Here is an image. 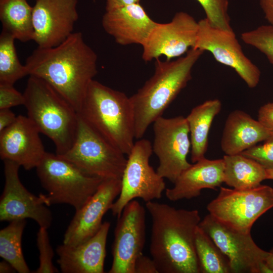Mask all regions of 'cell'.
I'll return each instance as SVG.
<instances>
[{
	"label": "cell",
	"instance_id": "obj_15",
	"mask_svg": "<svg viewBox=\"0 0 273 273\" xmlns=\"http://www.w3.org/2000/svg\"><path fill=\"white\" fill-rule=\"evenodd\" d=\"M198 21L185 12L176 13L171 21L156 22L142 44V59L145 62L165 56L166 60L180 57L196 42Z\"/></svg>",
	"mask_w": 273,
	"mask_h": 273
},
{
	"label": "cell",
	"instance_id": "obj_19",
	"mask_svg": "<svg viewBox=\"0 0 273 273\" xmlns=\"http://www.w3.org/2000/svg\"><path fill=\"white\" fill-rule=\"evenodd\" d=\"M110 223L105 221L97 233L76 245L63 244L56 252L57 263L63 273H103L106 246Z\"/></svg>",
	"mask_w": 273,
	"mask_h": 273
},
{
	"label": "cell",
	"instance_id": "obj_36",
	"mask_svg": "<svg viewBox=\"0 0 273 273\" xmlns=\"http://www.w3.org/2000/svg\"><path fill=\"white\" fill-rule=\"evenodd\" d=\"M17 117L10 109H0V132L12 124Z\"/></svg>",
	"mask_w": 273,
	"mask_h": 273
},
{
	"label": "cell",
	"instance_id": "obj_10",
	"mask_svg": "<svg viewBox=\"0 0 273 273\" xmlns=\"http://www.w3.org/2000/svg\"><path fill=\"white\" fill-rule=\"evenodd\" d=\"M199 226L226 256L231 273L271 272L265 262L268 251L256 245L251 233L230 228L209 214L201 220Z\"/></svg>",
	"mask_w": 273,
	"mask_h": 273
},
{
	"label": "cell",
	"instance_id": "obj_20",
	"mask_svg": "<svg viewBox=\"0 0 273 273\" xmlns=\"http://www.w3.org/2000/svg\"><path fill=\"white\" fill-rule=\"evenodd\" d=\"M156 23L140 3L106 11L102 20L105 31L122 46H142Z\"/></svg>",
	"mask_w": 273,
	"mask_h": 273
},
{
	"label": "cell",
	"instance_id": "obj_6",
	"mask_svg": "<svg viewBox=\"0 0 273 273\" xmlns=\"http://www.w3.org/2000/svg\"><path fill=\"white\" fill-rule=\"evenodd\" d=\"M50 206L66 204L75 211L81 208L104 180L89 175L57 154L46 152L36 168Z\"/></svg>",
	"mask_w": 273,
	"mask_h": 273
},
{
	"label": "cell",
	"instance_id": "obj_22",
	"mask_svg": "<svg viewBox=\"0 0 273 273\" xmlns=\"http://www.w3.org/2000/svg\"><path fill=\"white\" fill-rule=\"evenodd\" d=\"M271 132L246 112L235 110L229 114L225 120L221 149L225 155L242 153L264 141Z\"/></svg>",
	"mask_w": 273,
	"mask_h": 273
},
{
	"label": "cell",
	"instance_id": "obj_2",
	"mask_svg": "<svg viewBox=\"0 0 273 273\" xmlns=\"http://www.w3.org/2000/svg\"><path fill=\"white\" fill-rule=\"evenodd\" d=\"M146 207L152 220L150 252L158 272L200 273L195 248L198 210L153 201Z\"/></svg>",
	"mask_w": 273,
	"mask_h": 273
},
{
	"label": "cell",
	"instance_id": "obj_7",
	"mask_svg": "<svg viewBox=\"0 0 273 273\" xmlns=\"http://www.w3.org/2000/svg\"><path fill=\"white\" fill-rule=\"evenodd\" d=\"M60 156L86 173L103 179H121L127 162L125 154L79 115L75 141L71 148Z\"/></svg>",
	"mask_w": 273,
	"mask_h": 273
},
{
	"label": "cell",
	"instance_id": "obj_11",
	"mask_svg": "<svg viewBox=\"0 0 273 273\" xmlns=\"http://www.w3.org/2000/svg\"><path fill=\"white\" fill-rule=\"evenodd\" d=\"M154 141L153 152L157 156L158 174L174 183L190 164L187 156L191 148L186 118L161 116L153 123Z\"/></svg>",
	"mask_w": 273,
	"mask_h": 273
},
{
	"label": "cell",
	"instance_id": "obj_32",
	"mask_svg": "<svg viewBox=\"0 0 273 273\" xmlns=\"http://www.w3.org/2000/svg\"><path fill=\"white\" fill-rule=\"evenodd\" d=\"M263 142L245 150L242 154L254 160L266 170L273 169V131Z\"/></svg>",
	"mask_w": 273,
	"mask_h": 273
},
{
	"label": "cell",
	"instance_id": "obj_18",
	"mask_svg": "<svg viewBox=\"0 0 273 273\" xmlns=\"http://www.w3.org/2000/svg\"><path fill=\"white\" fill-rule=\"evenodd\" d=\"M40 132L27 116L19 115L15 122L0 132V157L26 170L36 168L45 151Z\"/></svg>",
	"mask_w": 273,
	"mask_h": 273
},
{
	"label": "cell",
	"instance_id": "obj_40",
	"mask_svg": "<svg viewBox=\"0 0 273 273\" xmlns=\"http://www.w3.org/2000/svg\"><path fill=\"white\" fill-rule=\"evenodd\" d=\"M265 264L270 271L273 273V249L268 251V254L265 259Z\"/></svg>",
	"mask_w": 273,
	"mask_h": 273
},
{
	"label": "cell",
	"instance_id": "obj_23",
	"mask_svg": "<svg viewBox=\"0 0 273 273\" xmlns=\"http://www.w3.org/2000/svg\"><path fill=\"white\" fill-rule=\"evenodd\" d=\"M221 106L219 100H208L193 108L186 117L191 143V159L193 163L205 158L210 128Z\"/></svg>",
	"mask_w": 273,
	"mask_h": 273
},
{
	"label": "cell",
	"instance_id": "obj_1",
	"mask_svg": "<svg viewBox=\"0 0 273 273\" xmlns=\"http://www.w3.org/2000/svg\"><path fill=\"white\" fill-rule=\"evenodd\" d=\"M97 59L78 32L56 47H38L25 65L29 76L48 83L78 113L88 86L97 74Z\"/></svg>",
	"mask_w": 273,
	"mask_h": 273
},
{
	"label": "cell",
	"instance_id": "obj_4",
	"mask_svg": "<svg viewBox=\"0 0 273 273\" xmlns=\"http://www.w3.org/2000/svg\"><path fill=\"white\" fill-rule=\"evenodd\" d=\"M78 113L123 153H130L135 139L134 115L130 97L125 93L93 79Z\"/></svg>",
	"mask_w": 273,
	"mask_h": 273
},
{
	"label": "cell",
	"instance_id": "obj_9",
	"mask_svg": "<svg viewBox=\"0 0 273 273\" xmlns=\"http://www.w3.org/2000/svg\"><path fill=\"white\" fill-rule=\"evenodd\" d=\"M152 153V145L149 140L140 139L134 143L127 155L120 193L110 208L113 215L119 217L125 205L135 198H141L147 203L162 197L166 184L164 178L150 164Z\"/></svg>",
	"mask_w": 273,
	"mask_h": 273
},
{
	"label": "cell",
	"instance_id": "obj_24",
	"mask_svg": "<svg viewBox=\"0 0 273 273\" xmlns=\"http://www.w3.org/2000/svg\"><path fill=\"white\" fill-rule=\"evenodd\" d=\"M224 183L236 189L257 187L266 179V172L260 164L242 153L225 155Z\"/></svg>",
	"mask_w": 273,
	"mask_h": 273
},
{
	"label": "cell",
	"instance_id": "obj_13",
	"mask_svg": "<svg viewBox=\"0 0 273 273\" xmlns=\"http://www.w3.org/2000/svg\"><path fill=\"white\" fill-rule=\"evenodd\" d=\"M5 186L0 199V220L12 221L30 218L39 226L49 228L53 216L46 195L36 196L28 191L19 176L20 167L4 160Z\"/></svg>",
	"mask_w": 273,
	"mask_h": 273
},
{
	"label": "cell",
	"instance_id": "obj_16",
	"mask_svg": "<svg viewBox=\"0 0 273 273\" xmlns=\"http://www.w3.org/2000/svg\"><path fill=\"white\" fill-rule=\"evenodd\" d=\"M78 0H36L33 7V40L38 47H56L72 33L78 19Z\"/></svg>",
	"mask_w": 273,
	"mask_h": 273
},
{
	"label": "cell",
	"instance_id": "obj_33",
	"mask_svg": "<svg viewBox=\"0 0 273 273\" xmlns=\"http://www.w3.org/2000/svg\"><path fill=\"white\" fill-rule=\"evenodd\" d=\"M25 97L15 89L14 85L0 83V109L24 105Z\"/></svg>",
	"mask_w": 273,
	"mask_h": 273
},
{
	"label": "cell",
	"instance_id": "obj_39",
	"mask_svg": "<svg viewBox=\"0 0 273 273\" xmlns=\"http://www.w3.org/2000/svg\"><path fill=\"white\" fill-rule=\"evenodd\" d=\"M15 269L7 261L4 260L0 262V272L10 273L16 272Z\"/></svg>",
	"mask_w": 273,
	"mask_h": 273
},
{
	"label": "cell",
	"instance_id": "obj_29",
	"mask_svg": "<svg viewBox=\"0 0 273 273\" xmlns=\"http://www.w3.org/2000/svg\"><path fill=\"white\" fill-rule=\"evenodd\" d=\"M243 42L265 55L273 65V25H263L241 34Z\"/></svg>",
	"mask_w": 273,
	"mask_h": 273
},
{
	"label": "cell",
	"instance_id": "obj_5",
	"mask_svg": "<svg viewBox=\"0 0 273 273\" xmlns=\"http://www.w3.org/2000/svg\"><path fill=\"white\" fill-rule=\"evenodd\" d=\"M23 94L27 117L53 141L56 154L66 153L76 136L77 111L48 83L35 76H29Z\"/></svg>",
	"mask_w": 273,
	"mask_h": 273
},
{
	"label": "cell",
	"instance_id": "obj_34",
	"mask_svg": "<svg viewBox=\"0 0 273 273\" xmlns=\"http://www.w3.org/2000/svg\"><path fill=\"white\" fill-rule=\"evenodd\" d=\"M257 120L266 129L273 131V103H266L259 108Z\"/></svg>",
	"mask_w": 273,
	"mask_h": 273
},
{
	"label": "cell",
	"instance_id": "obj_35",
	"mask_svg": "<svg viewBox=\"0 0 273 273\" xmlns=\"http://www.w3.org/2000/svg\"><path fill=\"white\" fill-rule=\"evenodd\" d=\"M134 273H159L153 259L141 254L134 264Z\"/></svg>",
	"mask_w": 273,
	"mask_h": 273
},
{
	"label": "cell",
	"instance_id": "obj_26",
	"mask_svg": "<svg viewBox=\"0 0 273 273\" xmlns=\"http://www.w3.org/2000/svg\"><path fill=\"white\" fill-rule=\"evenodd\" d=\"M26 224V219L13 220L0 231V256L19 273L30 272L22 249V237Z\"/></svg>",
	"mask_w": 273,
	"mask_h": 273
},
{
	"label": "cell",
	"instance_id": "obj_12",
	"mask_svg": "<svg viewBox=\"0 0 273 273\" xmlns=\"http://www.w3.org/2000/svg\"><path fill=\"white\" fill-rule=\"evenodd\" d=\"M194 48L209 52L216 61L233 68L249 88L258 84L260 71L245 55L233 30L214 27L206 18L201 19Z\"/></svg>",
	"mask_w": 273,
	"mask_h": 273
},
{
	"label": "cell",
	"instance_id": "obj_42",
	"mask_svg": "<svg viewBox=\"0 0 273 273\" xmlns=\"http://www.w3.org/2000/svg\"><path fill=\"white\" fill-rule=\"evenodd\" d=\"M92 1H93V2H95V1H96V0H92Z\"/></svg>",
	"mask_w": 273,
	"mask_h": 273
},
{
	"label": "cell",
	"instance_id": "obj_21",
	"mask_svg": "<svg viewBox=\"0 0 273 273\" xmlns=\"http://www.w3.org/2000/svg\"><path fill=\"white\" fill-rule=\"evenodd\" d=\"M223 159L210 160L205 157L194 163L184 170L165 190L167 198L171 201L190 199L199 196L204 189L216 190L224 183Z\"/></svg>",
	"mask_w": 273,
	"mask_h": 273
},
{
	"label": "cell",
	"instance_id": "obj_14",
	"mask_svg": "<svg viewBox=\"0 0 273 273\" xmlns=\"http://www.w3.org/2000/svg\"><path fill=\"white\" fill-rule=\"evenodd\" d=\"M146 228L144 207L138 201H130L118 217L109 273H134L135 262L145 246Z\"/></svg>",
	"mask_w": 273,
	"mask_h": 273
},
{
	"label": "cell",
	"instance_id": "obj_31",
	"mask_svg": "<svg viewBox=\"0 0 273 273\" xmlns=\"http://www.w3.org/2000/svg\"><path fill=\"white\" fill-rule=\"evenodd\" d=\"M46 228L39 227L37 234V246L39 251V266L34 273L58 272L53 264L54 251L50 243L48 233Z\"/></svg>",
	"mask_w": 273,
	"mask_h": 273
},
{
	"label": "cell",
	"instance_id": "obj_25",
	"mask_svg": "<svg viewBox=\"0 0 273 273\" xmlns=\"http://www.w3.org/2000/svg\"><path fill=\"white\" fill-rule=\"evenodd\" d=\"M32 12L27 0H0L2 31L23 42L33 40Z\"/></svg>",
	"mask_w": 273,
	"mask_h": 273
},
{
	"label": "cell",
	"instance_id": "obj_30",
	"mask_svg": "<svg viewBox=\"0 0 273 273\" xmlns=\"http://www.w3.org/2000/svg\"><path fill=\"white\" fill-rule=\"evenodd\" d=\"M203 8L206 18L215 27L233 30L228 14V0H196Z\"/></svg>",
	"mask_w": 273,
	"mask_h": 273
},
{
	"label": "cell",
	"instance_id": "obj_3",
	"mask_svg": "<svg viewBox=\"0 0 273 273\" xmlns=\"http://www.w3.org/2000/svg\"><path fill=\"white\" fill-rule=\"evenodd\" d=\"M204 52L190 49L175 60L155 62L153 75L130 97L135 121V137L141 139L192 78V70Z\"/></svg>",
	"mask_w": 273,
	"mask_h": 273
},
{
	"label": "cell",
	"instance_id": "obj_17",
	"mask_svg": "<svg viewBox=\"0 0 273 273\" xmlns=\"http://www.w3.org/2000/svg\"><path fill=\"white\" fill-rule=\"evenodd\" d=\"M121 189V179H104L96 192L75 213L64 234L63 244L76 245L99 230L102 219L110 210Z\"/></svg>",
	"mask_w": 273,
	"mask_h": 273
},
{
	"label": "cell",
	"instance_id": "obj_27",
	"mask_svg": "<svg viewBox=\"0 0 273 273\" xmlns=\"http://www.w3.org/2000/svg\"><path fill=\"white\" fill-rule=\"evenodd\" d=\"M195 248L200 272L231 273L226 256L199 226L195 232Z\"/></svg>",
	"mask_w": 273,
	"mask_h": 273
},
{
	"label": "cell",
	"instance_id": "obj_8",
	"mask_svg": "<svg viewBox=\"0 0 273 273\" xmlns=\"http://www.w3.org/2000/svg\"><path fill=\"white\" fill-rule=\"evenodd\" d=\"M273 207V188L267 185L236 189L220 187L207 206L209 214L236 230L251 233L255 222Z\"/></svg>",
	"mask_w": 273,
	"mask_h": 273
},
{
	"label": "cell",
	"instance_id": "obj_41",
	"mask_svg": "<svg viewBox=\"0 0 273 273\" xmlns=\"http://www.w3.org/2000/svg\"><path fill=\"white\" fill-rule=\"evenodd\" d=\"M266 179L273 180V169L266 170Z\"/></svg>",
	"mask_w": 273,
	"mask_h": 273
},
{
	"label": "cell",
	"instance_id": "obj_37",
	"mask_svg": "<svg viewBox=\"0 0 273 273\" xmlns=\"http://www.w3.org/2000/svg\"><path fill=\"white\" fill-rule=\"evenodd\" d=\"M265 19L269 24L273 25V0H259Z\"/></svg>",
	"mask_w": 273,
	"mask_h": 273
},
{
	"label": "cell",
	"instance_id": "obj_28",
	"mask_svg": "<svg viewBox=\"0 0 273 273\" xmlns=\"http://www.w3.org/2000/svg\"><path fill=\"white\" fill-rule=\"evenodd\" d=\"M15 38L2 31L0 35V83L14 85L20 79L28 75L27 68L18 57Z\"/></svg>",
	"mask_w": 273,
	"mask_h": 273
},
{
	"label": "cell",
	"instance_id": "obj_38",
	"mask_svg": "<svg viewBox=\"0 0 273 273\" xmlns=\"http://www.w3.org/2000/svg\"><path fill=\"white\" fill-rule=\"evenodd\" d=\"M141 0H106V11L127 5L140 3Z\"/></svg>",
	"mask_w": 273,
	"mask_h": 273
}]
</instances>
